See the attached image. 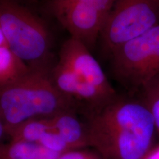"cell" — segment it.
<instances>
[{
	"label": "cell",
	"mask_w": 159,
	"mask_h": 159,
	"mask_svg": "<svg viewBox=\"0 0 159 159\" xmlns=\"http://www.w3.org/2000/svg\"><path fill=\"white\" fill-rule=\"evenodd\" d=\"M158 25L156 0H116L99 37L102 52L110 57L125 43Z\"/></svg>",
	"instance_id": "cell-5"
},
{
	"label": "cell",
	"mask_w": 159,
	"mask_h": 159,
	"mask_svg": "<svg viewBox=\"0 0 159 159\" xmlns=\"http://www.w3.org/2000/svg\"><path fill=\"white\" fill-rule=\"evenodd\" d=\"M83 116L89 148L102 159H144L153 148L156 128L142 99L118 95Z\"/></svg>",
	"instance_id": "cell-1"
},
{
	"label": "cell",
	"mask_w": 159,
	"mask_h": 159,
	"mask_svg": "<svg viewBox=\"0 0 159 159\" xmlns=\"http://www.w3.org/2000/svg\"><path fill=\"white\" fill-rule=\"evenodd\" d=\"M0 26L10 49L30 69L50 72L51 35L36 15L15 0H0Z\"/></svg>",
	"instance_id": "cell-3"
},
{
	"label": "cell",
	"mask_w": 159,
	"mask_h": 159,
	"mask_svg": "<svg viewBox=\"0 0 159 159\" xmlns=\"http://www.w3.org/2000/svg\"><path fill=\"white\" fill-rule=\"evenodd\" d=\"M30 70L7 47H0V85L10 83Z\"/></svg>",
	"instance_id": "cell-9"
},
{
	"label": "cell",
	"mask_w": 159,
	"mask_h": 159,
	"mask_svg": "<svg viewBox=\"0 0 159 159\" xmlns=\"http://www.w3.org/2000/svg\"><path fill=\"white\" fill-rule=\"evenodd\" d=\"M114 76L130 90H142L159 75V25L110 56Z\"/></svg>",
	"instance_id": "cell-4"
},
{
	"label": "cell",
	"mask_w": 159,
	"mask_h": 159,
	"mask_svg": "<svg viewBox=\"0 0 159 159\" xmlns=\"http://www.w3.org/2000/svg\"><path fill=\"white\" fill-rule=\"evenodd\" d=\"M54 14L71 38L91 50L109 13L75 0H52Z\"/></svg>",
	"instance_id": "cell-6"
},
{
	"label": "cell",
	"mask_w": 159,
	"mask_h": 159,
	"mask_svg": "<svg viewBox=\"0 0 159 159\" xmlns=\"http://www.w3.org/2000/svg\"><path fill=\"white\" fill-rule=\"evenodd\" d=\"M85 4L105 13H110L116 0H75Z\"/></svg>",
	"instance_id": "cell-12"
},
{
	"label": "cell",
	"mask_w": 159,
	"mask_h": 159,
	"mask_svg": "<svg viewBox=\"0 0 159 159\" xmlns=\"http://www.w3.org/2000/svg\"><path fill=\"white\" fill-rule=\"evenodd\" d=\"M57 159H102L93 149L82 148L63 152Z\"/></svg>",
	"instance_id": "cell-11"
},
{
	"label": "cell",
	"mask_w": 159,
	"mask_h": 159,
	"mask_svg": "<svg viewBox=\"0 0 159 159\" xmlns=\"http://www.w3.org/2000/svg\"><path fill=\"white\" fill-rule=\"evenodd\" d=\"M144 159H159V145L152 148Z\"/></svg>",
	"instance_id": "cell-14"
},
{
	"label": "cell",
	"mask_w": 159,
	"mask_h": 159,
	"mask_svg": "<svg viewBox=\"0 0 159 159\" xmlns=\"http://www.w3.org/2000/svg\"><path fill=\"white\" fill-rule=\"evenodd\" d=\"M15 1H17V2H21V0H15Z\"/></svg>",
	"instance_id": "cell-16"
},
{
	"label": "cell",
	"mask_w": 159,
	"mask_h": 159,
	"mask_svg": "<svg viewBox=\"0 0 159 159\" xmlns=\"http://www.w3.org/2000/svg\"><path fill=\"white\" fill-rule=\"evenodd\" d=\"M61 154L35 143L9 140L0 145V159H57Z\"/></svg>",
	"instance_id": "cell-8"
},
{
	"label": "cell",
	"mask_w": 159,
	"mask_h": 159,
	"mask_svg": "<svg viewBox=\"0 0 159 159\" xmlns=\"http://www.w3.org/2000/svg\"><path fill=\"white\" fill-rule=\"evenodd\" d=\"M6 139H8L7 132H6L5 125H4L2 121L0 118V145L6 142Z\"/></svg>",
	"instance_id": "cell-13"
},
{
	"label": "cell",
	"mask_w": 159,
	"mask_h": 159,
	"mask_svg": "<svg viewBox=\"0 0 159 159\" xmlns=\"http://www.w3.org/2000/svg\"><path fill=\"white\" fill-rule=\"evenodd\" d=\"M0 47H8V45H7V41H6L5 38L4 36L3 32L2 30L1 26H0Z\"/></svg>",
	"instance_id": "cell-15"
},
{
	"label": "cell",
	"mask_w": 159,
	"mask_h": 159,
	"mask_svg": "<svg viewBox=\"0 0 159 159\" xmlns=\"http://www.w3.org/2000/svg\"><path fill=\"white\" fill-rule=\"evenodd\" d=\"M156 1H157V2H158L159 3V0H156Z\"/></svg>",
	"instance_id": "cell-17"
},
{
	"label": "cell",
	"mask_w": 159,
	"mask_h": 159,
	"mask_svg": "<svg viewBox=\"0 0 159 159\" xmlns=\"http://www.w3.org/2000/svg\"><path fill=\"white\" fill-rule=\"evenodd\" d=\"M141 91L143 94L142 100L150 110L156 130L159 133V75Z\"/></svg>",
	"instance_id": "cell-10"
},
{
	"label": "cell",
	"mask_w": 159,
	"mask_h": 159,
	"mask_svg": "<svg viewBox=\"0 0 159 159\" xmlns=\"http://www.w3.org/2000/svg\"><path fill=\"white\" fill-rule=\"evenodd\" d=\"M49 73L30 69L19 79L0 85V118L7 136L30 120L78 112L75 102L56 88Z\"/></svg>",
	"instance_id": "cell-2"
},
{
	"label": "cell",
	"mask_w": 159,
	"mask_h": 159,
	"mask_svg": "<svg viewBox=\"0 0 159 159\" xmlns=\"http://www.w3.org/2000/svg\"><path fill=\"white\" fill-rule=\"evenodd\" d=\"M57 62L105 94L111 97L118 95L91 51L77 40L70 37L63 43Z\"/></svg>",
	"instance_id": "cell-7"
}]
</instances>
